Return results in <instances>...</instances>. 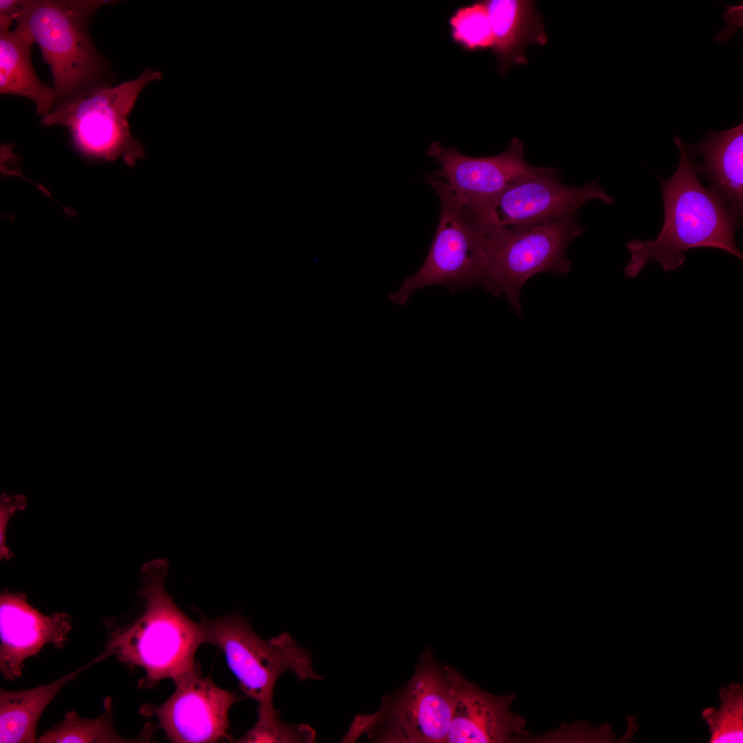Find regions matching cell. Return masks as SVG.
I'll use <instances>...</instances> for the list:
<instances>
[{
  "label": "cell",
  "mask_w": 743,
  "mask_h": 743,
  "mask_svg": "<svg viewBox=\"0 0 743 743\" xmlns=\"http://www.w3.org/2000/svg\"><path fill=\"white\" fill-rule=\"evenodd\" d=\"M21 0H0V31L10 30L17 18Z\"/></svg>",
  "instance_id": "22"
},
{
  "label": "cell",
  "mask_w": 743,
  "mask_h": 743,
  "mask_svg": "<svg viewBox=\"0 0 743 743\" xmlns=\"http://www.w3.org/2000/svg\"><path fill=\"white\" fill-rule=\"evenodd\" d=\"M674 140L680 155L678 169L669 179L659 178L664 224L657 238L626 244L632 255L625 270L628 277H637L651 262L661 264L665 272L675 270L683 263L685 253L696 248L721 249L742 259L735 239L739 217L703 186L687 146L678 136Z\"/></svg>",
  "instance_id": "1"
},
{
  "label": "cell",
  "mask_w": 743,
  "mask_h": 743,
  "mask_svg": "<svg viewBox=\"0 0 743 743\" xmlns=\"http://www.w3.org/2000/svg\"><path fill=\"white\" fill-rule=\"evenodd\" d=\"M168 564L164 559L142 568V614L129 624L112 628L106 650L129 669L141 668L140 689H151L164 679L176 684L200 670L195 661L198 647L206 643L201 623H195L173 603L165 589Z\"/></svg>",
  "instance_id": "2"
},
{
  "label": "cell",
  "mask_w": 743,
  "mask_h": 743,
  "mask_svg": "<svg viewBox=\"0 0 743 743\" xmlns=\"http://www.w3.org/2000/svg\"><path fill=\"white\" fill-rule=\"evenodd\" d=\"M107 658L103 652L90 663L55 681L21 691L0 690V742H37L36 726L43 711L61 689L80 672Z\"/></svg>",
  "instance_id": "16"
},
{
  "label": "cell",
  "mask_w": 743,
  "mask_h": 743,
  "mask_svg": "<svg viewBox=\"0 0 743 743\" xmlns=\"http://www.w3.org/2000/svg\"><path fill=\"white\" fill-rule=\"evenodd\" d=\"M34 41L24 29L0 31V94L32 100L42 117L52 111L55 95L52 87L42 83L34 72L31 50Z\"/></svg>",
  "instance_id": "17"
},
{
  "label": "cell",
  "mask_w": 743,
  "mask_h": 743,
  "mask_svg": "<svg viewBox=\"0 0 743 743\" xmlns=\"http://www.w3.org/2000/svg\"><path fill=\"white\" fill-rule=\"evenodd\" d=\"M114 2L21 0L16 26L31 35L51 69L55 100L50 112L115 86L112 68L88 25L99 8Z\"/></svg>",
  "instance_id": "3"
},
{
  "label": "cell",
  "mask_w": 743,
  "mask_h": 743,
  "mask_svg": "<svg viewBox=\"0 0 743 743\" xmlns=\"http://www.w3.org/2000/svg\"><path fill=\"white\" fill-rule=\"evenodd\" d=\"M453 709L446 742L504 743L528 735L526 720L511 711L515 694L495 696L447 666Z\"/></svg>",
  "instance_id": "12"
},
{
  "label": "cell",
  "mask_w": 743,
  "mask_h": 743,
  "mask_svg": "<svg viewBox=\"0 0 743 743\" xmlns=\"http://www.w3.org/2000/svg\"><path fill=\"white\" fill-rule=\"evenodd\" d=\"M158 71L146 69L138 78L100 91L41 118L45 126L67 127L83 153L107 161L122 157L130 166L145 156L142 143L130 132L128 116L144 87L160 80Z\"/></svg>",
  "instance_id": "7"
},
{
  "label": "cell",
  "mask_w": 743,
  "mask_h": 743,
  "mask_svg": "<svg viewBox=\"0 0 743 743\" xmlns=\"http://www.w3.org/2000/svg\"><path fill=\"white\" fill-rule=\"evenodd\" d=\"M427 154L440 164L435 175L447 184L465 207L494 197L515 181L540 168L525 160L524 144L517 138L512 139L506 150L493 156H467L455 148H446L437 142L431 143Z\"/></svg>",
  "instance_id": "11"
},
{
  "label": "cell",
  "mask_w": 743,
  "mask_h": 743,
  "mask_svg": "<svg viewBox=\"0 0 743 743\" xmlns=\"http://www.w3.org/2000/svg\"><path fill=\"white\" fill-rule=\"evenodd\" d=\"M453 709L447 665L428 649L411 678L386 695L377 712L356 715L341 742H354L367 734L374 742H446Z\"/></svg>",
  "instance_id": "4"
},
{
  "label": "cell",
  "mask_w": 743,
  "mask_h": 743,
  "mask_svg": "<svg viewBox=\"0 0 743 743\" xmlns=\"http://www.w3.org/2000/svg\"><path fill=\"white\" fill-rule=\"evenodd\" d=\"M718 694L720 708L707 707L701 715L709 727V742L742 743L743 686L733 682L723 686Z\"/></svg>",
  "instance_id": "19"
},
{
  "label": "cell",
  "mask_w": 743,
  "mask_h": 743,
  "mask_svg": "<svg viewBox=\"0 0 743 743\" xmlns=\"http://www.w3.org/2000/svg\"><path fill=\"white\" fill-rule=\"evenodd\" d=\"M494 36L492 48L500 73L513 65L528 63L526 50L532 44L544 45L548 38L535 1L485 0Z\"/></svg>",
  "instance_id": "15"
},
{
  "label": "cell",
  "mask_w": 743,
  "mask_h": 743,
  "mask_svg": "<svg viewBox=\"0 0 743 743\" xmlns=\"http://www.w3.org/2000/svg\"><path fill=\"white\" fill-rule=\"evenodd\" d=\"M448 23L452 41L464 51L473 53L493 48L494 36L485 0L457 8Z\"/></svg>",
  "instance_id": "20"
},
{
  "label": "cell",
  "mask_w": 743,
  "mask_h": 743,
  "mask_svg": "<svg viewBox=\"0 0 743 743\" xmlns=\"http://www.w3.org/2000/svg\"><path fill=\"white\" fill-rule=\"evenodd\" d=\"M72 627L65 612L46 615L21 593L3 591L0 596V671L6 680L19 678L24 662L47 645L64 647Z\"/></svg>",
  "instance_id": "13"
},
{
  "label": "cell",
  "mask_w": 743,
  "mask_h": 743,
  "mask_svg": "<svg viewBox=\"0 0 743 743\" xmlns=\"http://www.w3.org/2000/svg\"><path fill=\"white\" fill-rule=\"evenodd\" d=\"M255 724L237 742L312 743L316 740V731L312 726L282 722L274 707L258 706Z\"/></svg>",
  "instance_id": "21"
},
{
  "label": "cell",
  "mask_w": 743,
  "mask_h": 743,
  "mask_svg": "<svg viewBox=\"0 0 743 743\" xmlns=\"http://www.w3.org/2000/svg\"><path fill=\"white\" fill-rule=\"evenodd\" d=\"M691 155H702L696 164L712 190L729 211L740 218L743 210V123L724 131H708L696 145L687 147Z\"/></svg>",
  "instance_id": "14"
},
{
  "label": "cell",
  "mask_w": 743,
  "mask_h": 743,
  "mask_svg": "<svg viewBox=\"0 0 743 743\" xmlns=\"http://www.w3.org/2000/svg\"><path fill=\"white\" fill-rule=\"evenodd\" d=\"M200 623L206 643L223 652L241 690L259 706L274 707L275 685L285 671H292L299 680L323 678L314 669L311 652L299 646L288 633L265 640L239 614L215 619L204 616Z\"/></svg>",
  "instance_id": "5"
},
{
  "label": "cell",
  "mask_w": 743,
  "mask_h": 743,
  "mask_svg": "<svg viewBox=\"0 0 743 743\" xmlns=\"http://www.w3.org/2000/svg\"><path fill=\"white\" fill-rule=\"evenodd\" d=\"M171 696L159 706L144 703L140 713L155 717L170 742L209 743L230 740L228 713L244 699L236 693L218 687L211 676L195 671L180 679Z\"/></svg>",
  "instance_id": "10"
},
{
  "label": "cell",
  "mask_w": 743,
  "mask_h": 743,
  "mask_svg": "<svg viewBox=\"0 0 743 743\" xmlns=\"http://www.w3.org/2000/svg\"><path fill=\"white\" fill-rule=\"evenodd\" d=\"M427 180L440 200L438 225L423 264L389 299L404 305L413 292L435 284L452 293L479 286L498 297L500 292L487 271L483 233L440 177L433 175Z\"/></svg>",
  "instance_id": "6"
},
{
  "label": "cell",
  "mask_w": 743,
  "mask_h": 743,
  "mask_svg": "<svg viewBox=\"0 0 743 743\" xmlns=\"http://www.w3.org/2000/svg\"><path fill=\"white\" fill-rule=\"evenodd\" d=\"M104 711L99 717L83 718L76 711L67 712L63 720L37 738L40 743L99 742L125 743L147 740L153 728L146 726L141 735L127 739L118 735L114 727L112 702L109 697L103 701Z\"/></svg>",
  "instance_id": "18"
},
{
  "label": "cell",
  "mask_w": 743,
  "mask_h": 743,
  "mask_svg": "<svg viewBox=\"0 0 743 743\" xmlns=\"http://www.w3.org/2000/svg\"><path fill=\"white\" fill-rule=\"evenodd\" d=\"M583 231L572 216L532 227L483 233L488 275L517 314L523 313L519 292L529 278L545 272H569L566 250Z\"/></svg>",
  "instance_id": "8"
},
{
  "label": "cell",
  "mask_w": 743,
  "mask_h": 743,
  "mask_svg": "<svg viewBox=\"0 0 743 743\" xmlns=\"http://www.w3.org/2000/svg\"><path fill=\"white\" fill-rule=\"evenodd\" d=\"M557 170L539 169L515 181L494 197L465 207L483 233L539 226L576 216L588 200H615L596 180L581 187L562 184Z\"/></svg>",
  "instance_id": "9"
}]
</instances>
